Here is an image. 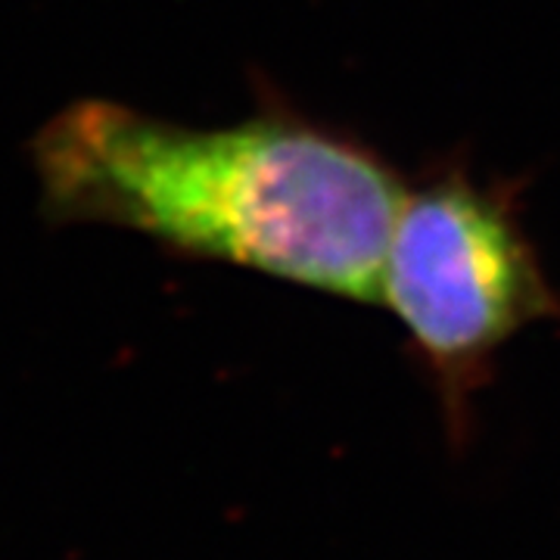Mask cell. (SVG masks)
Returning a JSON list of instances; mask_svg holds the SVG:
<instances>
[{"mask_svg": "<svg viewBox=\"0 0 560 560\" xmlns=\"http://www.w3.org/2000/svg\"><path fill=\"white\" fill-rule=\"evenodd\" d=\"M381 300L436 386L455 440L467 436L474 396L501 346L560 315L511 190L486 187L467 168H445L401 194Z\"/></svg>", "mask_w": 560, "mask_h": 560, "instance_id": "obj_2", "label": "cell"}, {"mask_svg": "<svg viewBox=\"0 0 560 560\" xmlns=\"http://www.w3.org/2000/svg\"><path fill=\"white\" fill-rule=\"evenodd\" d=\"M32 162L50 221L116 224L194 259L381 300L405 187L364 143L296 113L187 128L79 101L40 128Z\"/></svg>", "mask_w": 560, "mask_h": 560, "instance_id": "obj_1", "label": "cell"}]
</instances>
